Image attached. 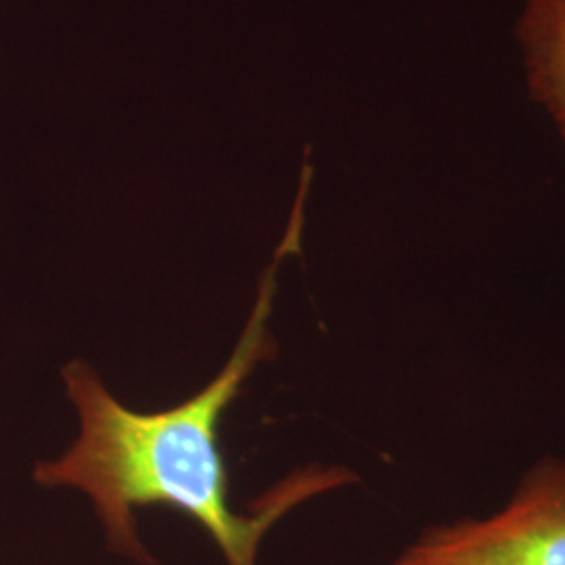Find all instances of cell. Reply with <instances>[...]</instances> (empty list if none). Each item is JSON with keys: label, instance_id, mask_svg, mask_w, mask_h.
<instances>
[{"label": "cell", "instance_id": "1", "mask_svg": "<svg viewBox=\"0 0 565 565\" xmlns=\"http://www.w3.org/2000/svg\"><path fill=\"white\" fill-rule=\"evenodd\" d=\"M303 193L306 184L277 258L264 273L242 340L218 377L198 396L160 413H137L124 406L88 364L74 361L63 369L67 396L81 417V436L60 459L39 465L34 478L46 488L82 490L93 501L107 545L116 553L153 565L137 534L135 509L170 507L202 525L226 564L258 565L264 534L285 513L327 490L356 482V476L342 467H310L268 490L254 515H239L228 503L218 424L256 364L275 356L268 317L279 264L300 243Z\"/></svg>", "mask_w": 565, "mask_h": 565}, {"label": "cell", "instance_id": "2", "mask_svg": "<svg viewBox=\"0 0 565 565\" xmlns=\"http://www.w3.org/2000/svg\"><path fill=\"white\" fill-rule=\"evenodd\" d=\"M392 565H565V461H543L486 520L425 530Z\"/></svg>", "mask_w": 565, "mask_h": 565}, {"label": "cell", "instance_id": "3", "mask_svg": "<svg viewBox=\"0 0 565 565\" xmlns=\"http://www.w3.org/2000/svg\"><path fill=\"white\" fill-rule=\"evenodd\" d=\"M527 86L565 141V0H525L518 21Z\"/></svg>", "mask_w": 565, "mask_h": 565}]
</instances>
